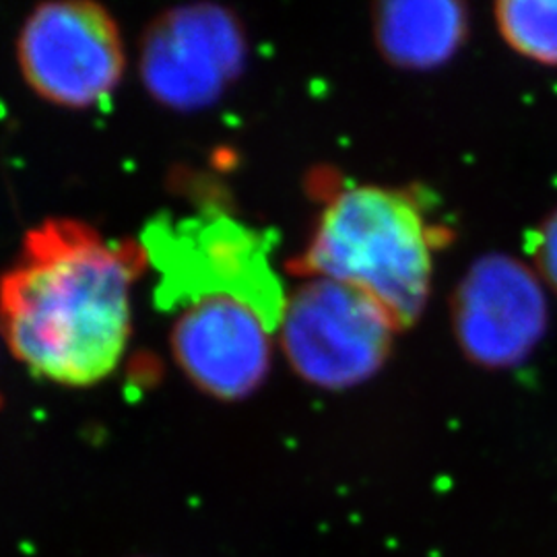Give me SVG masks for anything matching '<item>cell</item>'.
Returning a JSON list of instances; mask_svg holds the SVG:
<instances>
[{
    "label": "cell",
    "instance_id": "obj_5",
    "mask_svg": "<svg viewBox=\"0 0 557 557\" xmlns=\"http://www.w3.org/2000/svg\"><path fill=\"white\" fill-rule=\"evenodd\" d=\"M21 75L64 108H91L119 87L126 52L116 20L91 0H52L34 9L17 44Z\"/></svg>",
    "mask_w": 557,
    "mask_h": 557
},
{
    "label": "cell",
    "instance_id": "obj_1",
    "mask_svg": "<svg viewBox=\"0 0 557 557\" xmlns=\"http://www.w3.org/2000/svg\"><path fill=\"white\" fill-rule=\"evenodd\" d=\"M143 244L103 238L77 220L29 230L0 277V333L34 374L66 386L108 379L131 337V285Z\"/></svg>",
    "mask_w": 557,
    "mask_h": 557
},
{
    "label": "cell",
    "instance_id": "obj_9",
    "mask_svg": "<svg viewBox=\"0 0 557 557\" xmlns=\"http://www.w3.org/2000/svg\"><path fill=\"white\" fill-rule=\"evenodd\" d=\"M384 59L403 69H434L457 52L467 36V9L448 0L384 2L374 15Z\"/></svg>",
    "mask_w": 557,
    "mask_h": 557
},
{
    "label": "cell",
    "instance_id": "obj_2",
    "mask_svg": "<svg viewBox=\"0 0 557 557\" xmlns=\"http://www.w3.org/2000/svg\"><path fill=\"white\" fill-rule=\"evenodd\" d=\"M299 271L356 285L379 299L398 329L421 317L430 296L428 227L413 200L379 186L345 190L322 213Z\"/></svg>",
    "mask_w": 557,
    "mask_h": 557
},
{
    "label": "cell",
    "instance_id": "obj_3",
    "mask_svg": "<svg viewBox=\"0 0 557 557\" xmlns=\"http://www.w3.org/2000/svg\"><path fill=\"white\" fill-rule=\"evenodd\" d=\"M140 244L160 273L161 310L232 298L248 304L271 331L281 326L287 298L271 264V246L252 227L227 215L158 218L145 227Z\"/></svg>",
    "mask_w": 557,
    "mask_h": 557
},
{
    "label": "cell",
    "instance_id": "obj_8",
    "mask_svg": "<svg viewBox=\"0 0 557 557\" xmlns=\"http://www.w3.org/2000/svg\"><path fill=\"white\" fill-rule=\"evenodd\" d=\"M271 333L248 304L207 298L178 310L170 343L180 370L202 393L238 400L267 379Z\"/></svg>",
    "mask_w": 557,
    "mask_h": 557
},
{
    "label": "cell",
    "instance_id": "obj_11",
    "mask_svg": "<svg viewBox=\"0 0 557 557\" xmlns=\"http://www.w3.org/2000/svg\"><path fill=\"white\" fill-rule=\"evenodd\" d=\"M531 257L539 275L557 292V209L531 236Z\"/></svg>",
    "mask_w": 557,
    "mask_h": 557
},
{
    "label": "cell",
    "instance_id": "obj_7",
    "mask_svg": "<svg viewBox=\"0 0 557 557\" xmlns=\"http://www.w3.org/2000/svg\"><path fill=\"white\" fill-rule=\"evenodd\" d=\"M547 317L537 273L508 255L479 259L453 299L458 345L483 368H510L529 358L545 335Z\"/></svg>",
    "mask_w": 557,
    "mask_h": 557
},
{
    "label": "cell",
    "instance_id": "obj_10",
    "mask_svg": "<svg viewBox=\"0 0 557 557\" xmlns=\"http://www.w3.org/2000/svg\"><path fill=\"white\" fill-rule=\"evenodd\" d=\"M504 40L527 59L557 66V0H508L496 4Z\"/></svg>",
    "mask_w": 557,
    "mask_h": 557
},
{
    "label": "cell",
    "instance_id": "obj_6",
    "mask_svg": "<svg viewBox=\"0 0 557 557\" xmlns=\"http://www.w3.org/2000/svg\"><path fill=\"white\" fill-rule=\"evenodd\" d=\"M238 21L218 4L180 7L149 27L140 75L156 100L193 110L218 100L244 62Z\"/></svg>",
    "mask_w": 557,
    "mask_h": 557
},
{
    "label": "cell",
    "instance_id": "obj_4",
    "mask_svg": "<svg viewBox=\"0 0 557 557\" xmlns=\"http://www.w3.org/2000/svg\"><path fill=\"white\" fill-rule=\"evenodd\" d=\"M397 331L379 299L335 278L304 283L287 298L281 319V343L292 368L333 391L372 379Z\"/></svg>",
    "mask_w": 557,
    "mask_h": 557
}]
</instances>
